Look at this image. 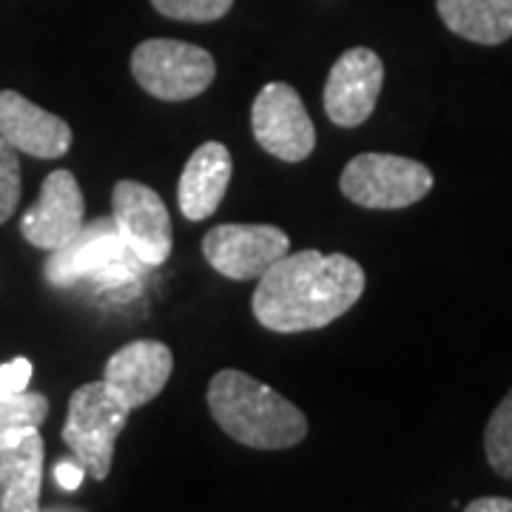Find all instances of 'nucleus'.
<instances>
[{"label":"nucleus","mask_w":512,"mask_h":512,"mask_svg":"<svg viewBox=\"0 0 512 512\" xmlns=\"http://www.w3.org/2000/svg\"><path fill=\"white\" fill-rule=\"evenodd\" d=\"M83 214L86 200L77 177L66 168H57L40 185L35 205L23 214L20 234L40 251H57L83 228Z\"/></svg>","instance_id":"obj_12"},{"label":"nucleus","mask_w":512,"mask_h":512,"mask_svg":"<svg viewBox=\"0 0 512 512\" xmlns=\"http://www.w3.org/2000/svg\"><path fill=\"white\" fill-rule=\"evenodd\" d=\"M43 461L40 427H23L0 439V512H40Z\"/></svg>","instance_id":"obj_14"},{"label":"nucleus","mask_w":512,"mask_h":512,"mask_svg":"<svg viewBox=\"0 0 512 512\" xmlns=\"http://www.w3.org/2000/svg\"><path fill=\"white\" fill-rule=\"evenodd\" d=\"M208 410L231 439L251 450H288L308 439V419L296 404L234 367L208 382Z\"/></svg>","instance_id":"obj_2"},{"label":"nucleus","mask_w":512,"mask_h":512,"mask_svg":"<svg viewBox=\"0 0 512 512\" xmlns=\"http://www.w3.org/2000/svg\"><path fill=\"white\" fill-rule=\"evenodd\" d=\"M0 137L37 160L66 157L72 148V126L63 117L40 109L12 89L0 92Z\"/></svg>","instance_id":"obj_13"},{"label":"nucleus","mask_w":512,"mask_h":512,"mask_svg":"<svg viewBox=\"0 0 512 512\" xmlns=\"http://www.w3.org/2000/svg\"><path fill=\"white\" fill-rule=\"evenodd\" d=\"M111 220L143 268H160L171 256V217L154 188L137 180H120L111 191Z\"/></svg>","instance_id":"obj_9"},{"label":"nucleus","mask_w":512,"mask_h":512,"mask_svg":"<svg viewBox=\"0 0 512 512\" xmlns=\"http://www.w3.org/2000/svg\"><path fill=\"white\" fill-rule=\"evenodd\" d=\"M484 453L498 476L512 478V387L487 421Z\"/></svg>","instance_id":"obj_17"},{"label":"nucleus","mask_w":512,"mask_h":512,"mask_svg":"<svg viewBox=\"0 0 512 512\" xmlns=\"http://www.w3.org/2000/svg\"><path fill=\"white\" fill-rule=\"evenodd\" d=\"M436 9L453 35L478 46L512 37V0H436Z\"/></svg>","instance_id":"obj_16"},{"label":"nucleus","mask_w":512,"mask_h":512,"mask_svg":"<svg viewBox=\"0 0 512 512\" xmlns=\"http://www.w3.org/2000/svg\"><path fill=\"white\" fill-rule=\"evenodd\" d=\"M131 74L140 89L165 103L200 97L217 77V63L202 46L151 37L131 52Z\"/></svg>","instance_id":"obj_6"},{"label":"nucleus","mask_w":512,"mask_h":512,"mask_svg":"<svg viewBox=\"0 0 512 512\" xmlns=\"http://www.w3.org/2000/svg\"><path fill=\"white\" fill-rule=\"evenodd\" d=\"M18 205H20L18 151L0 137V225L18 211Z\"/></svg>","instance_id":"obj_20"},{"label":"nucleus","mask_w":512,"mask_h":512,"mask_svg":"<svg viewBox=\"0 0 512 512\" xmlns=\"http://www.w3.org/2000/svg\"><path fill=\"white\" fill-rule=\"evenodd\" d=\"M40 512H86L80 507H69V504H55V507H40Z\"/></svg>","instance_id":"obj_24"},{"label":"nucleus","mask_w":512,"mask_h":512,"mask_svg":"<svg viewBox=\"0 0 512 512\" xmlns=\"http://www.w3.org/2000/svg\"><path fill=\"white\" fill-rule=\"evenodd\" d=\"M231 174H234L231 151L217 140L202 143L188 157L183 174H180V183H177V202H180L185 220H208L225 200Z\"/></svg>","instance_id":"obj_15"},{"label":"nucleus","mask_w":512,"mask_h":512,"mask_svg":"<svg viewBox=\"0 0 512 512\" xmlns=\"http://www.w3.org/2000/svg\"><path fill=\"white\" fill-rule=\"evenodd\" d=\"M128 410L106 390L103 382L80 384L69 399L63 441L72 456L86 467V476L106 481L114 461V447L126 430Z\"/></svg>","instance_id":"obj_5"},{"label":"nucleus","mask_w":512,"mask_h":512,"mask_svg":"<svg viewBox=\"0 0 512 512\" xmlns=\"http://www.w3.org/2000/svg\"><path fill=\"white\" fill-rule=\"evenodd\" d=\"M83 478H86V467L77 461V458H60L55 464V481L66 490V493H74V490H80V484H83Z\"/></svg>","instance_id":"obj_22"},{"label":"nucleus","mask_w":512,"mask_h":512,"mask_svg":"<svg viewBox=\"0 0 512 512\" xmlns=\"http://www.w3.org/2000/svg\"><path fill=\"white\" fill-rule=\"evenodd\" d=\"M254 140L282 163H302L316 148V128L299 92L288 83L262 86L251 106Z\"/></svg>","instance_id":"obj_7"},{"label":"nucleus","mask_w":512,"mask_h":512,"mask_svg":"<svg viewBox=\"0 0 512 512\" xmlns=\"http://www.w3.org/2000/svg\"><path fill=\"white\" fill-rule=\"evenodd\" d=\"M464 512H512V498H498V495H484L470 501Z\"/></svg>","instance_id":"obj_23"},{"label":"nucleus","mask_w":512,"mask_h":512,"mask_svg":"<svg viewBox=\"0 0 512 512\" xmlns=\"http://www.w3.org/2000/svg\"><path fill=\"white\" fill-rule=\"evenodd\" d=\"M32 373H35V367H32V362L26 356H18L12 362H3L0 365V396H15V393L29 390Z\"/></svg>","instance_id":"obj_21"},{"label":"nucleus","mask_w":512,"mask_h":512,"mask_svg":"<svg viewBox=\"0 0 512 512\" xmlns=\"http://www.w3.org/2000/svg\"><path fill=\"white\" fill-rule=\"evenodd\" d=\"M291 251V237L276 225L225 222L202 237L205 262L225 279H259Z\"/></svg>","instance_id":"obj_8"},{"label":"nucleus","mask_w":512,"mask_h":512,"mask_svg":"<svg viewBox=\"0 0 512 512\" xmlns=\"http://www.w3.org/2000/svg\"><path fill=\"white\" fill-rule=\"evenodd\" d=\"M154 9L171 20L185 23H214L225 18L234 6V0H151Z\"/></svg>","instance_id":"obj_19"},{"label":"nucleus","mask_w":512,"mask_h":512,"mask_svg":"<svg viewBox=\"0 0 512 512\" xmlns=\"http://www.w3.org/2000/svg\"><path fill=\"white\" fill-rule=\"evenodd\" d=\"M339 188L359 208L399 211L433 191V171L410 157L365 151L345 165Z\"/></svg>","instance_id":"obj_4"},{"label":"nucleus","mask_w":512,"mask_h":512,"mask_svg":"<svg viewBox=\"0 0 512 512\" xmlns=\"http://www.w3.org/2000/svg\"><path fill=\"white\" fill-rule=\"evenodd\" d=\"M174 373V353L157 339L128 342L103 367V379L111 396L126 407L128 413L154 402Z\"/></svg>","instance_id":"obj_11"},{"label":"nucleus","mask_w":512,"mask_h":512,"mask_svg":"<svg viewBox=\"0 0 512 512\" xmlns=\"http://www.w3.org/2000/svg\"><path fill=\"white\" fill-rule=\"evenodd\" d=\"M49 416V399L35 390H23L15 396H0V439L23 430V427H40Z\"/></svg>","instance_id":"obj_18"},{"label":"nucleus","mask_w":512,"mask_h":512,"mask_svg":"<svg viewBox=\"0 0 512 512\" xmlns=\"http://www.w3.org/2000/svg\"><path fill=\"white\" fill-rule=\"evenodd\" d=\"M384 83V63L373 49L356 46L330 66L325 80V114L333 126L356 128L376 111Z\"/></svg>","instance_id":"obj_10"},{"label":"nucleus","mask_w":512,"mask_h":512,"mask_svg":"<svg viewBox=\"0 0 512 512\" xmlns=\"http://www.w3.org/2000/svg\"><path fill=\"white\" fill-rule=\"evenodd\" d=\"M365 268L345 254H285L259 276L254 319L274 333H305L336 322L362 299Z\"/></svg>","instance_id":"obj_1"},{"label":"nucleus","mask_w":512,"mask_h":512,"mask_svg":"<svg viewBox=\"0 0 512 512\" xmlns=\"http://www.w3.org/2000/svg\"><path fill=\"white\" fill-rule=\"evenodd\" d=\"M134 265H143L126 248L111 217H97L83 225L63 248L52 251L43 265L46 282L55 288H74L83 279L100 285H120L134 276Z\"/></svg>","instance_id":"obj_3"}]
</instances>
